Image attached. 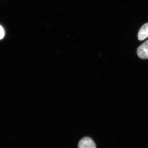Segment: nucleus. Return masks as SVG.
I'll list each match as a JSON object with an SVG mask.
<instances>
[{
    "instance_id": "f257e3e1",
    "label": "nucleus",
    "mask_w": 148,
    "mask_h": 148,
    "mask_svg": "<svg viewBox=\"0 0 148 148\" xmlns=\"http://www.w3.org/2000/svg\"><path fill=\"white\" fill-rule=\"evenodd\" d=\"M137 54L141 59H146L148 58V40L138 48Z\"/></svg>"
},
{
    "instance_id": "f03ea898",
    "label": "nucleus",
    "mask_w": 148,
    "mask_h": 148,
    "mask_svg": "<svg viewBox=\"0 0 148 148\" xmlns=\"http://www.w3.org/2000/svg\"><path fill=\"white\" fill-rule=\"evenodd\" d=\"M78 148H96V146L91 138L86 137L79 141Z\"/></svg>"
},
{
    "instance_id": "7ed1b4c3",
    "label": "nucleus",
    "mask_w": 148,
    "mask_h": 148,
    "mask_svg": "<svg viewBox=\"0 0 148 148\" xmlns=\"http://www.w3.org/2000/svg\"><path fill=\"white\" fill-rule=\"evenodd\" d=\"M148 38V23H146L140 28L138 34V39L142 41Z\"/></svg>"
},
{
    "instance_id": "20e7f679",
    "label": "nucleus",
    "mask_w": 148,
    "mask_h": 148,
    "mask_svg": "<svg viewBox=\"0 0 148 148\" xmlns=\"http://www.w3.org/2000/svg\"><path fill=\"white\" fill-rule=\"evenodd\" d=\"M5 35V31L2 27L0 25V40L3 38Z\"/></svg>"
}]
</instances>
